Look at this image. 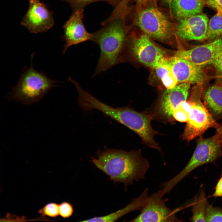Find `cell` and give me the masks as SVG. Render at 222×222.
I'll use <instances>...</instances> for the list:
<instances>
[{
	"label": "cell",
	"instance_id": "cell-1",
	"mask_svg": "<svg viewBox=\"0 0 222 222\" xmlns=\"http://www.w3.org/2000/svg\"><path fill=\"white\" fill-rule=\"evenodd\" d=\"M96 154L97 158H91V162L114 183H123L126 187L134 181L145 179L150 165L141 150L128 151L105 148Z\"/></svg>",
	"mask_w": 222,
	"mask_h": 222
},
{
	"label": "cell",
	"instance_id": "cell-2",
	"mask_svg": "<svg viewBox=\"0 0 222 222\" xmlns=\"http://www.w3.org/2000/svg\"><path fill=\"white\" fill-rule=\"evenodd\" d=\"M126 10L118 4L111 14L101 23L102 27L91 33L90 40L99 47L100 56L95 71L97 75L120 61L126 37L124 19Z\"/></svg>",
	"mask_w": 222,
	"mask_h": 222
},
{
	"label": "cell",
	"instance_id": "cell-3",
	"mask_svg": "<svg viewBox=\"0 0 222 222\" xmlns=\"http://www.w3.org/2000/svg\"><path fill=\"white\" fill-rule=\"evenodd\" d=\"M57 83L35 70L31 64L22 75L10 97L25 104L33 103L42 99Z\"/></svg>",
	"mask_w": 222,
	"mask_h": 222
},
{
	"label": "cell",
	"instance_id": "cell-4",
	"mask_svg": "<svg viewBox=\"0 0 222 222\" xmlns=\"http://www.w3.org/2000/svg\"><path fill=\"white\" fill-rule=\"evenodd\" d=\"M103 112L106 116L138 134L143 143L148 146L161 151L154 139V136L157 133L152 127L149 116L128 106L115 108L106 105L104 108Z\"/></svg>",
	"mask_w": 222,
	"mask_h": 222
},
{
	"label": "cell",
	"instance_id": "cell-5",
	"mask_svg": "<svg viewBox=\"0 0 222 222\" xmlns=\"http://www.w3.org/2000/svg\"><path fill=\"white\" fill-rule=\"evenodd\" d=\"M202 136H199L193 154L184 168L175 176L162 184L165 193H169L177 184L196 168L212 162L222 155V146L215 135L207 138Z\"/></svg>",
	"mask_w": 222,
	"mask_h": 222
},
{
	"label": "cell",
	"instance_id": "cell-6",
	"mask_svg": "<svg viewBox=\"0 0 222 222\" xmlns=\"http://www.w3.org/2000/svg\"><path fill=\"white\" fill-rule=\"evenodd\" d=\"M188 100L191 105V110L182 135L188 141L202 135L208 129H216L220 124L217 123L201 101V88H194Z\"/></svg>",
	"mask_w": 222,
	"mask_h": 222
},
{
	"label": "cell",
	"instance_id": "cell-7",
	"mask_svg": "<svg viewBox=\"0 0 222 222\" xmlns=\"http://www.w3.org/2000/svg\"><path fill=\"white\" fill-rule=\"evenodd\" d=\"M161 189L149 196L140 213L131 222H180L176 214L180 208L173 210L167 206L168 199L163 198Z\"/></svg>",
	"mask_w": 222,
	"mask_h": 222
},
{
	"label": "cell",
	"instance_id": "cell-8",
	"mask_svg": "<svg viewBox=\"0 0 222 222\" xmlns=\"http://www.w3.org/2000/svg\"><path fill=\"white\" fill-rule=\"evenodd\" d=\"M137 23L150 37L165 40L171 37L170 22L166 16L157 8L149 7L141 11L138 15Z\"/></svg>",
	"mask_w": 222,
	"mask_h": 222
},
{
	"label": "cell",
	"instance_id": "cell-9",
	"mask_svg": "<svg viewBox=\"0 0 222 222\" xmlns=\"http://www.w3.org/2000/svg\"><path fill=\"white\" fill-rule=\"evenodd\" d=\"M130 49L133 56L139 62L154 69L160 67L168 57L146 34L135 39Z\"/></svg>",
	"mask_w": 222,
	"mask_h": 222
},
{
	"label": "cell",
	"instance_id": "cell-10",
	"mask_svg": "<svg viewBox=\"0 0 222 222\" xmlns=\"http://www.w3.org/2000/svg\"><path fill=\"white\" fill-rule=\"evenodd\" d=\"M52 13L39 0H30L27 11L21 25L32 33L47 31L54 25Z\"/></svg>",
	"mask_w": 222,
	"mask_h": 222
},
{
	"label": "cell",
	"instance_id": "cell-11",
	"mask_svg": "<svg viewBox=\"0 0 222 222\" xmlns=\"http://www.w3.org/2000/svg\"><path fill=\"white\" fill-rule=\"evenodd\" d=\"M222 51V35L208 43L197 46L188 50H181L175 56L186 59L202 68L212 64Z\"/></svg>",
	"mask_w": 222,
	"mask_h": 222
},
{
	"label": "cell",
	"instance_id": "cell-12",
	"mask_svg": "<svg viewBox=\"0 0 222 222\" xmlns=\"http://www.w3.org/2000/svg\"><path fill=\"white\" fill-rule=\"evenodd\" d=\"M168 59L178 84H200L205 80L206 75L203 68L188 60L175 55L168 57Z\"/></svg>",
	"mask_w": 222,
	"mask_h": 222
},
{
	"label": "cell",
	"instance_id": "cell-13",
	"mask_svg": "<svg viewBox=\"0 0 222 222\" xmlns=\"http://www.w3.org/2000/svg\"><path fill=\"white\" fill-rule=\"evenodd\" d=\"M209 19L204 14L180 19L176 34L185 40L203 41L207 39Z\"/></svg>",
	"mask_w": 222,
	"mask_h": 222
},
{
	"label": "cell",
	"instance_id": "cell-14",
	"mask_svg": "<svg viewBox=\"0 0 222 222\" xmlns=\"http://www.w3.org/2000/svg\"><path fill=\"white\" fill-rule=\"evenodd\" d=\"M84 11L81 10L73 11L64 26L65 44L63 54L71 46L90 40L91 33L87 31L83 23Z\"/></svg>",
	"mask_w": 222,
	"mask_h": 222
},
{
	"label": "cell",
	"instance_id": "cell-15",
	"mask_svg": "<svg viewBox=\"0 0 222 222\" xmlns=\"http://www.w3.org/2000/svg\"><path fill=\"white\" fill-rule=\"evenodd\" d=\"M191 84L183 83L163 92L158 106L160 113L167 119L173 117L174 109L181 103L187 100Z\"/></svg>",
	"mask_w": 222,
	"mask_h": 222
},
{
	"label": "cell",
	"instance_id": "cell-16",
	"mask_svg": "<svg viewBox=\"0 0 222 222\" xmlns=\"http://www.w3.org/2000/svg\"><path fill=\"white\" fill-rule=\"evenodd\" d=\"M148 189L146 188L138 197L133 199L129 204L116 212L108 215L85 220L81 222H114L125 215L134 211L142 209L146 204L148 197Z\"/></svg>",
	"mask_w": 222,
	"mask_h": 222
},
{
	"label": "cell",
	"instance_id": "cell-17",
	"mask_svg": "<svg viewBox=\"0 0 222 222\" xmlns=\"http://www.w3.org/2000/svg\"><path fill=\"white\" fill-rule=\"evenodd\" d=\"M203 94L204 103L214 119H222V84L213 85Z\"/></svg>",
	"mask_w": 222,
	"mask_h": 222
},
{
	"label": "cell",
	"instance_id": "cell-18",
	"mask_svg": "<svg viewBox=\"0 0 222 222\" xmlns=\"http://www.w3.org/2000/svg\"><path fill=\"white\" fill-rule=\"evenodd\" d=\"M205 3L204 0H174L171 5L175 15L181 19L201 14Z\"/></svg>",
	"mask_w": 222,
	"mask_h": 222
},
{
	"label": "cell",
	"instance_id": "cell-19",
	"mask_svg": "<svg viewBox=\"0 0 222 222\" xmlns=\"http://www.w3.org/2000/svg\"><path fill=\"white\" fill-rule=\"evenodd\" d=\"M208 2L217 10L208 22L207 40L213 41L222 35V8L209 0Z\"/></svg>",
	"mask_w": 222,
	"mask_h": 222
},
{
	"label": "cell",
	"instance_id": "cell-20",
	"mask_svg": "<svg viewBox=\"0 0 222 222\" xmlns=\"http://www.w3.org/2000/svg\"><path fill=\"white\" fill-rule=\"evenodd\" d=\"M168 57L160 67L154 69L157 76L166 89L172 88L178 84L168 61Z\"/></svg>",
	"mask_w": 222,
	"mask_h": 222
},
{
	"label": "cell",
	"instance_id": "cell-21",
	"mask_svg": "<svg viewBox=\"0 0 222 222\" xmlns=\"http://www.w3.org/2000/svg\"><path fill=\"white\" fill-rule=\"evenodd\" d=\"M193 222H205V212L206 206V198L205 193L202 191L198 197L195 198L193 204Z\"/></svg>",
	"mask_w": 222,
	"mask_h": 222
},
{
	"label": "cell",
	"instance_id": "cell-22",
	"mask_svg": "<svg viewBox=\"0 0 222 222\" xmlns=\"http://www.w3.org/2000/svg\"><path fill=\"white\" fill-rule=\"evenodd\" d=\"M191 107L190 102L188 101L180 103L174 109L173 117L177 121L181 122H187Z\"/></svg>",
	"mask_w": 222,
	"mask_h": 222
},
{
	"label": "cell",
	"instance_id": "cell-23",
	"mask_svg": "<svg viewBox=\"0 0 222 222\" xmlns=\"http://www.w3.org/2000/svg\"><path fill=\"white\" fill-rule=\"evenodd\" d=\"M71 6L73 11L77 10H84L88 5L97 2H106L115 7L121 0H63Z\"/></svg>",
	"mask_w": 222,
	"mask_h": 222
},
{
	"label": "cell",
	"instance_id": "cell-24",
	"mask_svg": "<svg viewBox=\"0 0 222 222\" xmlns=\"http://www.w3.org/2000/svg\"><path fill=\"white\" fill-rule=\"evenodd\" d=\"M205 222H222V210L210 205H206Z\"/></svg>",
	"mask_w": 222,
	"mask_h": 222
},
{
	"label": "cell",
	"instance_id": "cell-25",
	"mask_svg": "<svg viewBox=\"0 0 222 222\" xmlns=\"http://www.w3.org/2000/svg\"><path fill=\"white\" fill-rule=\"evenodd\" d=\"M39 213L43 216L55 218L59 215V204L55 202H50L39 209Z\"/></svg>",
	"mask_w": 222,
	"mask_h": 222
},
{
	"label": "cell",
	"instance_id": "cell-26",
	"mask_svg": "<svg viewBox=\"0 0 222 222\" xmlns=\"http://www.w3.org/2000/svg\"><path fill=\"white\" fill-rule=\"evenodd\" d=\"M59 208L60 215L64 218L70 217L74 211L72 205L67 202H63L59 204Z\"/></svg>",
	"mask_w": 222,
	"mask_h": 222
},
{
	"label": "cell",
	"instance_id": "cell-27",
	"mask_svg": "<svg viewBox=\"0 0 222 222\" xmlns=\"http://www.w3.org/2000/svg\"><path fill=\"white\" fill-rule=\"evenodd\" d=\"M212 65L217 71L222 74V51L215 58Z\"/></svg>",
	"mask_w": 222,
	"mask_h": 222
},
{
	"label": "cell",
	"instance_id": "cell-28",
	"mask_svg": "<svg viewBox=\"0 0 222 222\" xmlns=\"http://www.w3.org/2000/svg\"><path fill=\"white\" fill-rule=\"evenodd\" d=\"M212 196L222 197V176L216 184Z\"/></svg>",
	"mask_w": 222,
	"mask_h": 222
},
{
	"label": "cell",
	"instance_id": "cell-29",
	"mask_svg": "<svg viewBox=\"0 0 222 222\" xmlns=\"http://www.w3.org/2000/svg\"><path fill=\"white\" fill-rule=\"evenodd\" d=\"M215 135L222 146V124H220L219 126L216 129V132Z\"/></svg>",
	"mask_w": 222,
	"mask_h": 222
},
{
	"label": "cell",
	"instance_id": "cell-30",
	"mask_svg": "<svg viewBox=\"0 0 222 222\" xmlns=\"http://www.w3.org/2000/svg\"><path fill=\"white\" fill-rule=\"evenodd\" d=\"M222 8V0H209Z\"/></svg>",
	"mask_w": 222,
	"mask_h": 222
},
{
	"label": "cell",
	"instance_id": "cell-31",
	"mask_svg": "<svg viewBox=\"0 0 222 222\" xmlns=\"http://www.w3.org/2000/svg\"><path fill=\"white\" fill-rule=\"evenodd\" d=\"M138 3H143L150 0H133Z\"/></svg>",
	"mask_w": 222,
	"mask_h": 222
},
{
	"label": "cell",
	"instance_id": "cell-32",
	"mask_svg": "<svg viewBox=\"0 0 222 222\" xmlns=\"http://www.w3.org/2000/svg\"><path fill=\"white\" fill-rule=\"evenodd\" d=\"M167 3L170 4H171L172 2L174 0H165Z\"/></svg>",
	"mask_w": 222,
	"mask_h": 222
},
{
	"label": "cell",
	"instance_id": "cell-33",
	"mask_svg": "<svg viewBox=\"0 0 222 222\" xmlns=\"http://www.w3.org/2000/svg\"></svg>",
	"mask_w": 222,
	"mask_h": 222
}]
</instances>
